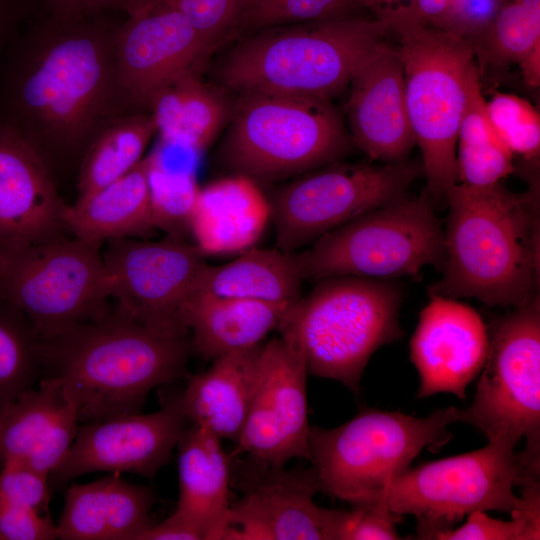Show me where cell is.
Returning a JSON list of instances; mask_svg holds the SVG:
<instances>
[{
  "label": "cell",
  "mask_w": 540,
  "mask_h": 540,
  "mask_svg": "<svg viewBox=\"0 0 540 540\" xmlns=\"http://www.w3.org/2000/svg\"><path fill=\"white\" fill-rule=\"evenodd\" d=\"M108 13L54 15L33 9L5 51L0 121L47 163L49 154H84L112 120L135 112L117 79L122 22Z\"/></svg>",
  "instance_id": "obj_1"
},
{
  "label": "cell",
  "mask_w": 540,
  "mask_h": 540,
  "mask_svg": "<svg viewBox=\"0 0 540 540\" xmlns=\"http://www.w3.org/2000/svg\"><path fill=\"white\" fill-rule=\"evenodd\" d=\"M192 348L119 308L41 339L42 377L57 379L79 424L139 413L149 392L184 375Z\"/></svg>",
  "instance_id": "obj_2"
},
{
  "label": "cell",
  "mask_w": 540,
  "mask_h": 540,
  "mask_svg": "<svg viewBox=\"0 0 540 540\" xmlns=\"http://www.w3.org/2000/svg\"><path fill=\"white\" fill-rule=\"evenodd\" d=\"M445 200L446 262L442 279L428 291L501 307H516L539 296L538 191L516 193L501 182H457Z\"/></svg>",
  "instance_id": "obj_3"
},
{
  "label": "cell",
  "mask_w": 540,
  "mask_h": 540,
  "mask_svg": "<svg viewBox=\"0 0 540 540\" xmlns=\"http://www.w3.org/2000/svg\"><path fill=\"white\" fill-rule=\"evenodd\" d=\"M294 25L266 29L238 44L222 66L223 83L240 94L330 99L390 29L382 19L345 15Z\"/></svg>",
  "instance_id": "obj_4"
},
{
  "label": "cell",
  "mask_w": 540,
  "mask_h": 540,
  "mask_svg": "<svg viewBox=\"0 0 540 540\" xmlns=\"http://www.w3.org/2000/svg\"><path fill=\"white\" fill-rule=\"evenodd\" d=\"M376 18L399 35L407 113L422 153L426 191L439 203L458 182L457 137L476 63L474 49L467 39L426 24L403 7Z\"/></svg>",
  "instance_id": "obj_5"
},
{
  "label": "cell",
  "mask_w": 540,
  "mask_h": 540,
  "mask_svg": "<svg viewBox=\"0 0 540 540\" xmlns=\"http://www.w3.org/2000/svg\"><path fill=\"white\" fill-rule=\"evenodd\" d=\"M401 298L389 280L329 277L289 307L278 331L297 342L308 375L336 380L357 393L372 354L403 336Z\"/></svg>",
  "instance_id": "obj_6"
},
{
  "label": "cell",
  "mask_w": 540,
  "mask_h": 540,
  "mask_svg": "<svg viewBox=\"0 0 540 540\" xmlns=\"http://www.w3.org/2000/svg\"><path fill=\"white\" fill-rule=\"evenodd\" d=\"M461 419L456 407L424 418L364 408L335 428L310 427L309 461L319 491L355 506L375 502L422 449L446 443L448 426Z\"/></svg>",
  "instance_id": "obj_7"
},
{
  "label": "cell",
  "mask_w": 540,
  "mask_h": 540,
  "mask_svg": "<svg viewBox=\"0 0 540 540\" xmlns=\"http://www.w3.org/2000/svg\"><path fill=\"white\" fill-rule=\"evenodd\" d=\"M353 145L329 99L253 92L241 94L220 156L236 174L270 181L338 162Z\"/></svg>",
  "instance_id": "obj_8"
},
{
  "label": "cell",
  "mask_w": 540,
  "mask_h": 540,
  "mask_svg": "<svg viewBox=\"0 0 540 540\" xmlns=\"http://www.w3.org/2000/svg\"><path fill=\"white\" fill-rule=\"evenodd\" d=\"M516 444L490 440L476 451L407 468L393 478L376 501L396 515L417 518V539L434 536L476 511L511 513L521 505L514 487L539 476L540 463Z\"/></svg>",
  "instance_id": "obj_9"
},
{
  "label": "cell",
  "mask_w": 540,
  "mask_h": 540,
  "mask_svg": "<svg viewBox=\"0 0 540 540\" xmlns=\"http://www.w3.org/2000/svg\"><path fill=\"white\" fill-rule=\"evenodd\" d=\"M304 281L335 276L419 278L426 266L443 271L444 229L427 191L372 210L298 252Z\"/></svg>",
  "instance_id": "obj_10"
},
{
  "label": "cell",
  "mask_w": 540,
  "mask_h": 540,
  "mask_svg": "<svg viewBox=\"0 0 540 540\" xmlns=\"http://www.w3.org/2000/svg\"><path fill=\"white\" fill-rule=\"evenodd\" d=\"M100 245L62 236L0 255V299L21 311L41 339L103 315L111 292Z\"/></svg>",
  "instance_id": "obj_11"
},
{
  "label": "cell",
  "mask_w": 540,
  "mask_h": 540,
  "mask_svg": "<svg viewBox=\"0 0 540 540\" xmlns=\"http://www.w3.org/2000/svg\"><path fill=\"white\" fill-rule=\"evenodd\" d=\"M423 174L406 160L372 165L335 162L279 187L271 198L276 248L297 252L346 223L407 195Z\"/></svg>",
  "instance_id": "obj_12"
},
{
  "label": "cell",
  "mask_w": 540,
  "mask_h": 540,
  "mask_svg": "<svg viewBox=\"0 0 540 540\" xmlns=\"http://www.w3.org/2000/svg\"><path fill=\"white\" fill-rule=\"evenodd\" d=\"M472 404L462 409L488 440L517 444L540 462V302L539 296L498 319Z\"/></svg>",
  "instance_id": "obj_13"
},
{
  "label": "cell",
  "mask_w": 540,
  "mask_h": 540,
  "mask_svg": "<svg viewBox=\"0 0 540 540\" xmlns=\"http://www.w3.org/2000/svg\"><path fill=\"white\" fill-rule=\"evenodd\" d=\"M103 254L116 307L149 327L187 337L183 307L207 265L205 256L185 239L107 241Z\"/></svg>",
  "instance_id": "obj_14"
},
{
  "label": "cell",
  "mask_w": 540,
  "mask_h": 540,
  "mask_svg": "<svg viewBox=\"0 0 540 540\" xmlns=\"http://www.w3.org/2000/svg\"><path fill=\"white\" fill-rule=\"evenodd\" d=\"M307 369L297 342L280 333L263 344L255 392L231 459L246 455L270 467L310 460Z\"/></svg>",
  "instance_id": "obj_15"
},
{
  "label": "cell",
  "mask_w": 540,
  "mask_h": 540,
  "mask_svg": "<svg viewBox=\"0 0 540 540\" xmlns=\"http://www.w3.org/2000/svg\"><path fill=\"white\" fill-rule=\"evenodd\" d=\"M251 464L222 540H341L348 511L316 505L319 487L312 467Z\"/></svg>",
  "instance_id": "obj_16"
},
{
  "label": "cell",
  "mask_w": 540,
  "mask_h": 540,
  "mask_svg": "<svg viewBox=\"0 0 540 540\" xmlns=\"http://www.w3.org/2000/svg\"><path fill=\"white\" fill-rule=\"evenodd\" d=\"M187 422L179 394L153 413L81 424L70 449L49 478L62 484L100 471L151 478L169 461Z\"/></svg>",
  "instance_id": "obj_17"
},
{
  "label": "cell",
  "mask_w": 540,
  "mask_h": 540,
  "mask_svg": "<svg viewBox=\"0 0 540 540\" xmlns=\"http://www.w3.org/2000/svg\"><path fill=\"white\" fill-rule=\"evenodd\" d=\"M208 53L200 35L169 0H151L122 22L116 42L120 90L132 111L176 74L197 69Z\"/></svg>",
  "instance_id": "obj_18"
},
{
  "label": "cell",
  "mask_w": 540,
  "mask_h": 540,
  "mask_svg": "<svg viewBox=\"0 0 540 540\" xmlns=\"http://www.w3.org/2000/svg\"><path fill=\"white\" fill-rule=\"evenodd\" d=\"M66 206L41 153L0 121V255L62 237Z\"/></svg>",
  "instance_id": "obj_19"
},
{
  "label": "cell",
  "mask_w": 540,
  "mask_h": 540,
  "mask_svg": "<svg viewBox=\"0 0 540 540\" xmlns=\"http://www.w3.org/2000/svg\"><path fill=\"white\" fill-rule=\"evenodd\" d=\"M429 298L410 342L420 375L417 397L445 392L465 399L466 387L488 356L487 327L470 306L432 292Z\"/></svg>",
  "instance_id": "obj_20"
},
{
  "label": "cell",
  "mask_w": 540,
  "mask_h": 540,
  "mask_svg": "<svg viewBox=\"0 0 540 540\" xmlns=\"http://www.w3.org/2000/svg\"><path fill=\"white\" fill-rule=\"evenodd\" d=\"M349 84L346 113L353 144L371 160H406L416 141L398 48L381 42L361 62Z\"/></svg>",
  "instance_id": "obj_21"
},
{
  "label": "cell",
  "mask_w": 540,
  "mask_h": 540,
  "mask_svg": "<svg viewBox=\"0 0 540 540\" xmlns=\"http://www.w3.org/2000/svg\"><path fill=\"white\" fill-rule=\"evenodd\" d=\"M79 427L61 383L42 377L0 413V468L14 463L49 477L70 449Z\"/></svg>",
  "instance_id": "obj_22"
},
{
  "label": "cell",
  "mask_w": 540,
  "mask_h": 540,
  "mask_svg": "<svg viewBox=\"0 0 540 540\" xmlns=\"http://www.w3.org/2000/svg\"><path fill=\"white\" fill-rule=\"evenodd\" d=\"M155 495L117 473L86 484H71L57 527L62 540H138L154 523Z\"/></svg>",
  "instance_id": "obj_23"
},
{
  "label": "cell",
  "mask_w": 540,
  "mask_h": 540,
  "mask_svg": "<svg viewBox=\"0 0 540 540\" xmlns=\"http://www.w3.org/2000/svg\"><path fill=\"white\" fill-rule=\"evenodd\" d=\"M270 220L269 200L257 182L236 174L200 188L190 236L204 256L241 253L254 247Z\"/></svg>",
  "instance_id": "obj_24"
},
{
  "label": "cell",
  "mask_w": 540,
  "mask_h": 540,
  "mask_svg": "<svg viewBox=\"0 0 540 540\" xmlns=\"http://www.w3.org/2000/svg\"><path fill=\"white\" fill-rule=\"evenodd\" d=\"M263 344L218 357L189 377L180 401L191 424L221 440H238L257 385Z\"/></svg>",
  "instance_id": "obj_25"
},
{
  "label": "cell",
  "mask_w": 540,
  "mask_h": 540,
  "mask_svg": "<svg viewBox=\"0 0 540 540\" xmlns=\"http://www.w3.org/2000/svg\"><path fill=\"white\" fill-rule=\"evenodd\" d=\"M179 499L175 512L203 540H221L230 510L231 458L221 439L191 424L178 444Z\"/></svg>",
  "instance_id": "obj_26"
},
{
  "label": "cell",
  "mask_w": 540,
  "mask_h": 540,
  "mask_svg": "<svg viewBox=\"0 0 540 540\" xmlns=\"http://www.w3.org/2000/svg\"><path fill=\"white\" fill-rule=\"evenodd\" d=\"M292 304L222 297L197 286L183 307L182 320L191 333L192 350L214 360L262 344Z\"/></svg>",
  "instance_id": "obj_27"
},
{
  "label": "cell",
  "mask_w": 540,
  "mask_h": 540,
  "mask_svg": "<svg viewBox=\"0 0 540 540\" xmlns=\"http://www.w3.org/2000/svg\"><path fill=\"white\" fill-rule=\"evenodd\" d=\"M150 153L126 175L66 206V230L101 244L119 238L148 237L156 229L150 204Z\"/></svg>",
  "instance_id": "obj_28"
},
{
  "label": "cell",
  "mask_w": 540,
  "mask_h": 540,
  "mask_svg": "<svg viewBox=\"0 0 540 540\" xmlns=\"http://www.w3.org/2000/svg\"><path fill=\"white\" fill-rule=\"evenodd\" d=\"M147 109L160 145L193 155L208 147L227 117L223 100L200 80L197 69L163 82L151 94Z\"/></svg>",
  "instance_id": "obj_29"
},
{
  "label": "cell",
  "mask_w": 540,
  "mask_h": 540,
  "mask_svg": "<svg viewBox=\"0 0 540 540\" xmlns=\"http://www.w3.org/2000/svg\"><path fill=\"white\" fill-rule=\"evenodd\" d=\"M303 281L297 252L252 247L226 264L207 263L198 287L222 297L292 304Z\"/></svg>",
  "instance_id": "obj_30"
},
{
  "label": "cell",
  "mask_w": 540,
  "mask_h": 540,
  "mask_svg": "<svg viewBox=\"0 0 540 540\" xmlns=\"http://www.w3.org/2000/svg\"><path fill=\"white\" fill-rule=\"evenodd\" d=\"M456 165L458 182L488 186L513 173V154L498 136L489 118L477 62L468 79L466 107L459 125Z\"/></svg>",
  "instance_id": "obj_31"
},
{
  "label": "cell",
  "mask_w": 540,
  "mask_h": 540,
  "mask_svg": "<svg viewBox=\"0 0 540 540\" xmlns=\"http://www.w3.org/2000/svg\"><path fill=\"white\" fill-rule=\"evenodd\" d=\"M156 134L149 112L135 111L112 120L89 144L80 163L78 197L120 179L143 158Z\"/></svg>",
  "instance_id": "obj_32"
},
{
  "label": "cell",
  "mask_w": 540,
  "mask_h": 540,
  "mask_svg": "<svg viewBox=\"0 0 540 540\" xmlns=\"http://www.w3.org/2000/svg\"><path fill=\"white\" fill-rule=\"evenodd\" d=\"M41 378L38 332L21 311L0 300V413Z\"/></svg>",
  "instance_id": "obj_33"
},
{
  "label": "cell",
  "mask_w": 540,
  "mask_h": 540,
  "mask_svg": "<svg viewBox=\"0 0 540 540\" xmlns=\"http://www.w3.org/2000/svg\"><path fill=\"white\" fill-rule=\"evenodd\" d=\"M540 43V0H505L485 32L471 42L481 68L519 61Z\"/></svg>",
  "instance_id": "obj_34"
},
{
  "label": "cell",
  "mask_w": 540,
  "mask_h": 540,
  "mask_svg": "<svg viewBox=\"0 0 540 540\" xmlns=\"http://www.w3.org/2000/svg\"><path fill=\"white\" fill-rule=\"evenodd\" d=\"M150 204L155 229L167 236H190L192 213L200 192L195 172L164 164L155 150L150 153Z\"/></svg>",
  "instance_id": "obj_35"
},
{
  "label": "cell",
  "mask_w": 540,
  "mask_h": 540,
  "mask_svg": "<svg viewBox=\"0 0 540 540\" xmlns=\"http://www.w3.org/2000/svg\"><path fill=\"white\" fill-rule=\"evenodd\" d=\"M495 131L511 153L535 159L540 151V117L526 99L510 93H495L486 100Z\"/></svg>",
  "instance_id": "obj_36"
},
{
  "label": "cell",
  "mask_w": 540,
  "mask_h": 540,
  "mask_svg": "<svg viewBox=\"0 0 540 540\" xmlns=\"http://www.w3.org/2000/svg\"><path fill=\"white\" fill-rule=\"evenodd\" d=\"M354 4L355 0H249L236 28L259 30L325 20L344 15Z\"/></svg>",
  "instance_id": "obj_37"
},
{
  "label": "cell",
  "mask_w": 540,
  "mask_h": 540,
  "mask_svg": "<svg viewBox=\"0 0 540 540\" xmlns=\"http://www.w3.org/2000/svg\"><path fill=\"white\" fill-rule=\"evenodd\" d=\"M196 29L208 52L236 28L249 0H169Z\"/></svg>",
  "instance_id": "obj_38"
},
{
  "label": "cell",
  "mask_w": 540,
  "mask_h": 540,
  "mask_svg": "<svg viewBox=\"0 0 540 540\" xmlns=\"http://www.w3.org/2000/svg\"><path fill=\"white\" fill-rule=\"evenodd\" d=\"M49 477L20 464L0 468V502L34 509H47L50 498ZM41 513V512H40Z\"/></svg>",
  "instance_id": "obj_39"
},
{
  "label": "cell",
  "mask_w": 540,
  "mask_h": 540,
  "mask_svg": "<svg viewBox=\"0 0 540 540\" xmlns=\"http://www.w3.org/2000/svg\"><path fill=\"white\" fill-rule=\"evenodd\" d=\"M504 521L492 518L486 512L468 515L466 523L456 529H446L433 539L440 540H536L527 523L518 516Z\"/></svg>",
  "instance_id": "obj_40"
},
{
  "label": "cell",
  "mask_w": 540,
  "mask_h": 540,
  "mask_svg": "<svg viewBox=\"0 0 540 540\" xmlns=\"http://www.w3.org/2000/svg\"><path fill=\"white\" fill-rule=\"evenodd\" d=\"M505 0H447L442 30L470 43L488 28Z\"/></svg>",
  "instance_id": "obj_41"
},
{
  "label": "cell",
  "mask_w": 540,
  "mask_h": 540,
  "mask_svg": "<svg viewBox=\"0 0 540 540\" xmlns=\"http://www.w3.org/2000/svg\"><path fill=\"white\" fill-rule=\"evenodd\" d=\"M399 518L382 501L355 506L349 511L341 540L401 539L395 525Z\"/></svg>",
  "instance_id": "obj_42"
},
{
  "label": "cell",
  "mask_w": 540,
  "mask_h": 540,
  "mask_svg": "<svg viewBox=\"0 0 540 540\" xmlns=\"http://www.w3.org/2000/svg\"><path fill=\"white\" fill-rule=\"evenodd\" d=\"M57 527L48 514L0 502V540H54Z\"/></svg>",
  "instance_id": "obj_43"
},
{
  "label": "cell",
  "mask_w": 540,
  "mask_h": 540,
  "mask_svg": "<svg viewBox=\"0 0 540 540\" xmlns=\"http://www.w3.org/2000/svg\"><path fill=\"white\" fill-rule=\"evenodd\" d=\"M151 0H32L34 9L54 15H78L92 12L134 13Z\"/></svg>",
  "instance_id": "obj_44"
},
{
  "label": "cell",
  "mask_w": 540,
  "mask_h": 540,
  "mask_svg": "<svg viewBox=\"0 0 540 540\" xmlns=\"http://www.w3.org/2000/svg\"><path fill=\"white\" fill-rule=\"evenodd\" d=\"M33 8L32 0H0V52L6 51Z\"/></svg>",
  "instance_id": "obj_45"
},
{
  "label": "cell",
  "mask_w": 540,
  "mask_h": 540,
  "mask_svg": "<svg viewBox=\"0 0 540 540\" xmlns=\"http://www.w3.org/2000/svg\"><path fill=\"white\" fill-rule=\"evenodd\" d=\"M138 540H203L201 534L175 511L146 529Z\"/></svg>",
  "instance_id": "obj_46"
},
{
  "label": "cell",
  "mask_w": 540,
  "mask_h": 540,
  "mask_svg": "<svg viewBox=\"0 0 540 540\" xmlns=\"http://www.w3.org/2000/svg\"><path fill=\"white\" fill-rule=\"evenodd\" d=\"M447 0H417L414 13L424 23L442 29Z\"/></svg>",
  "instance_id": "obj_47"
},
{
  "label": "cell",
  "mask_w": 540,
  "mask_h": 540,
  "mask_svg": "<svg viewBox=\"0 0 540 540\" xmlns=\"http://www.w3.org/2000/svg\"><path fill=\"white\" fill-rule=\"evenodd\" d=\"M526 85L532 88L540 85V43L535 45L517 64Z\"/></svg>",
  "instance_id": "obj_48"
},
{
  "label": "cell",
  "mask_w": 540,
  "mask_h": 540,
  "mask_svg": "<svg viewBox=\"0 0 540 540\" xmlns=\"http://www.w3.org/2000/svg\"><path fill=\"white\" fill-rule=\"evenodd\" d=\"M402 3H403L402 7H405L414 12L417 0H403ZM399 5H400L399 0H385L384 6L380 10L375 12V14H378L385 10L395 9L399 7Z\"/></svg>",
  "instance_id": "obj_49"
},
{
  "label": "cell",
  "mask_w": 540,
  "mask_h": 540,
  "mask_svg": "<svg viewBox=\"0 0 540 540\" xmlns=\"http://www.w3.org/2000/svg\"><path fill=\"white\" fill-rule=\"evenodd\" d=\"M355 2L357 4H364L366 6H369L374 10V12L380 10L385 4V0H355Z\"/></svg>",
  "instance_id": "obj_50"
},
{
  "label": "cell",
  "mask_w": 540,
  "mask_h": 540,
  "mask_svg": "<svg viewBox=\"0 0 540 540\" xmlns=\"http://www.w3.org/2000/svg\"><path fill=\"white\" fill-rule=\"evenodd\" d=\"M1 300V299H0Z\"/></svg>",
  "instance_id": "obj_51"
}]
</instances>
